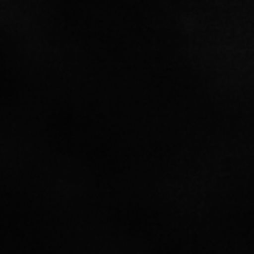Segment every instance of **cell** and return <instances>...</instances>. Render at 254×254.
I'll list each match as a JSON object with an SVG mask.
<instances>
[]
</instances>
